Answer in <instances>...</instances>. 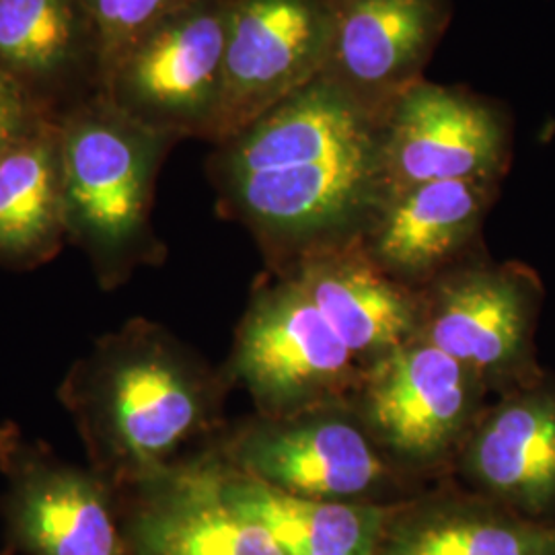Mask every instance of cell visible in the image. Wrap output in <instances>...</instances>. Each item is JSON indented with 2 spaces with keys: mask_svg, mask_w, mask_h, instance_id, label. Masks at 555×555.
Returning <instances> with one entry per match:
<instances>
[{
  "mask_svg": "<svg viewBox=\"0 0 555 555\" xmlns=\"http://www.w3.org/2000/svg\"><path fill=\"white\" fill-rule=\"evenodd\" d=\"M383 114L313 80L224 142L233 210L272 243L330 245L380 206Z\"/></svg>",
  "mask_w": 555,
  "mask_h": 555,
  "instance_id": "cell-1",
  "label": "cell"
},
{
  "mask_svg": "<svg viewBox=\"0 0 555 555\" xmlns=\"http://www.w3.org/2000/svg\"><path fill=\"white\" fill-rule=\"evenodd\" d=\"M227 380L157 323L132 319L70 366L59 399L89 467L121 492L217 426Z\"/></svg>",
  "mask_w": 555,
  "mask_h": 555,
  "instance_id": "cell-2",
  "label": "cell"
},
{
  "mask_svg": "<svg viewBox=\"0 0 555 555\" xmlns=\"http://www.w3.org/2000/svg\"><path fill=\"white\" fill-rule=\"evenodd\" d=\"M167 140L116 107L85 112L60 128L66 235L107 291L157 251L149 217Z\"/></svg>",
  "mask_w": 555,
  "mask_h": 555,
  "instance_id": "cell-3",
  "label": "cell"
},
{
  "mask_svg": "<svg viewBox=\"0 0 555 555\" xmlns=\"http://www.w3.org/2000/svg\"><path fill=\"white\" fill-rule=\"evenodd\" d=\"M217 451L241 474L311 500L362 502L391 477L389 456L341 399L251 420L222 438Z\"/></svg>",
  "mask_w": 555,
  "mask_h": 555,
  "instance_id": "cell-4",
  "label": "cell"
},
{
  "mask_svg": "<svg viewBox=\"0 0 555 555\" xmlns=\"http://www.w3.org/2000/svg\"><path fill=\"white\" fill-rule=\"evenodd\" d=\"M360 364L288 278L251 300L227 375L251 393L261 416H286L339 401L360 383Z\"/></svg>",
  "mask_w": 555,
  "mask_h": 555,
  "instance_id": "cell-5",
  "label": "cell"
},
{
  "mask_svg": "<svg viewBox=\"0 0 555 555\" xmlns=\"http://www.w3.org/2000/svg\"><path fill=\"white\" fill-rule=\"evenodd\" d=\"M358 416L380 451L405 465H435L463 447L488 387L455 358L414 336L366 362Z\"/></svg>",
  "mask_w": 555,
  "mask_h": 555,
  "instance_id": "cell-6",
  "label": "cell"
},
{
  "mask_svg": "<svg viewBox=\"0 0 555 555\" xmlns=\"http://www.w3.org/2000/svg\"><path fill=\"white\" fill-rule=\"evenodd\" d=\"M0 511L11 541L27 555H130L121 506L89 465L60 459L20 426H0Z\"/></svg>",
  "mask_w": 555,
  "mask_h": 555,
  "instance_id": "cell-7",
  "label": "cell"
},
{
  "mask_svg": "<svg viewBox=\"0 0 555 555\" xmlns=\"http://www.w3.org/2000/svg\"><path fill=\"white\" fill-rule=\"evenodd\" d=\"M231 0H192L107 75L114 107L160 134H206L219 105Z\"/></svg>",
  "mask_w": 555,
  "mask_h": 555,
  "instance_id": "cell-8",
  "label": "cell"
},
{
  "mask_svg": "<svg viewBox=\"0 0 555 555\" xmlns=\"http://www.w3.org/2000/svg\"><path fill=\"white\" fill-rule=\"evenodd\" d=\"M332 0H231L219 105L208 137L227 142L321 77Z\"/></svg>",
  "mask_w": 555,
  "mask_h": 555,
  "instance_id": "cell-9",
  "label": "cell"
},
{
  "mask_svg": "<svg viewBox=\"0 0 555 555\" xmlns=\"http://www.w3.org/2000/svg\"><path fill=\"white\" fill-rule=\"evenodd\" d=\"M539 284L518 266H476L442 278L420 300L416 336L504 393L539 380L533 357Z\"/></svg>",
  "mask_w": 555,
  "mask_h": 555,
  "instance_id": "cell-10",
  "label": "cell"
},
{
  "mask_svg": "<svg viewBox=\"0 0 555 555\" xmlns=\"http://www.w3.org/2000/svg\"><path fill=\"white\" fill-rule=\"evenodd\" d=\"M508 121L476 95L420 80L383 114L380 204L442 179L496 183L508 159Z\"/></svg>",
  "mask_w": 555,
  "mask_h": 555,
  "instance_id": "cell-11",
  "label": "cell"
},
{
  "mask_svg": "<svg viewBox=\"0 0 555 555\" xmlns=\"http://www.w3.org/2000/svg\"><path fill=\"white\" fill-rule=\"evenodd\" d=\"M118 494L130 555H284L224 496L217 449L178 459Z\"/></svg>",
  "mask_w": 555,
  "mask_h": 555,
  "instance_id": "cell-12",
  "label": "cell"
},
{
  "mask_svg": "<svg viewBox=\"0 0 555 555\" xmlns=\"http://www.w3.org/2000/svg\"><path fill=\"white\" fill-rule=\"evenodd\" d=\"M332 41L323 79L385 114L422 80L451 0H332Z\"/></svg>",
  "mask_w": 555,
  "mask_h": 555,
  "instance_id": "cell-13",
  "label": "cell"
},
{
  "mask_svg": "<svg viewBox=\"0 0 555 555\" xmlns=\"http://www.w3.org/2000/svg\"><path fill=\"white\" fill-rule=\"evenodd\" d=\"M461 465L488 494L525 511L555 504V383L513 389L481 414L463 442Z\"/></svg>",
  "mask_w": 555,
  "mask_h": 555,
  "instance_id": "cell-14",
  "label": "cell"
},
{
  "mask_svg": "<svg viewBox=\"0 0 555 555\" xmlns=\"http://www.w3.org/2000/svg\"><path fill=\"white\" fill-rule=\"evenodd\" d=\"M291 278L360 362L383 357L417 334L420 300L371 254L348 243L315 247Z\"/></svg>",
  "mask_w": 555,
  "mask_h": 555,
  "instance_id": "cell-15",
  "label": "cell"
},
{
  "mask_svg": "<svg viewBox=\"0 0 555 555\" xmlns=\"http://www.w3.org/2000/svg\"><path fill=\"white\" fill-rule=\"evenodd\" d=\"M494 181L442 179L420 183L378 206L371 258L391 276H428L474 238Z\"/></svg>",
  "mask_w": 555,
  "mask_h": 555,
  "instance_id": "cell-16",
  "label": "cell"
},
{
  "mask_svg": "<svg viewBox=\"0 0 555 555\" xmlns=\"http://www.w3.org/2000/svg\"><path fill=\"white\" fill-rule=\"evenodd\" d=\"M219 459L224 496L274 537L282 554L380 555L389 522L383 506L291 496L241 474L220 453Z\"/></svg>",
  "mask_w": 555,
  "mask_h": 555,
  "instance_id": "cell-17",
  "label": "cell"
},
{
  "mask_svg": "<svg viewBox=\"0 0 555 555\" xmlns=\"http://www.w3.org/2000/svg\"><path fill=\"white\" fill-rule=\"evenodd\" d=\"M66 237L60 128L40 124L0 153V263L29 270Z\"/></svg>",
  "mask_w": 555,
  "mask_h": 555,
  "instance_id": "cell-18",
  "label": "cell"
},
{
  "mask_svg": "<svg viewBox=\"0 0 555 555\" xmlns=\"http://www.w3.org/2000/svg\"><path fill=\"white\" fill-rule=\"evenodd\" d=\"M380 555H555V529L476 506H438L387 522Z\"/></svg>",
  "mask_w": 555,
  "mask_h": 555,
  "instance_id": "cell-19",
  "label": "cell"
},
{
  "mask_svg": "<svg viewBox=\"0 0 555 555\" xmlns=\"http://www.w3.org/2000/svg\"><path fill=\"white\" fill-rule=\"evenodd\" d=\"M79 0H0V70L25 85L52 79L79 52Z\"/></svg>",
  "mask_w": 555,
  "mask_h": 555,
  "instance_id": "cell-20",
  "label": "cell"
},
{
  "mask_svg": "<svg viewBox=\"0 0 555 555\" xmlns=\"http://www.w3.org/2000/svg\"><path fill=\"white\" fill-rule=\"evenodd\" d=\"M100 50L105 75L155 25L192 0H79Z\"/></svg>",
  "mask_w": 555,
  "mask_h": 555,
  "instance_id": "cell-21",
  "label": "cell"
},
{
  "mask_svg": "<svg viewBox=\"0 0 555 555\" xmlns=\"http://www.w3.org/2000/svg\"><path fill=\"white\" fill-rule=\"evenodd\" d=\"M40 121L31 114L25 85L0 70V153L31 134Z\"/></svg>",
  "mask_w": 555,
  "mask_h": 555,
  "instance_id": "cell-22",
  "label": "cell"
}]
</instances>
